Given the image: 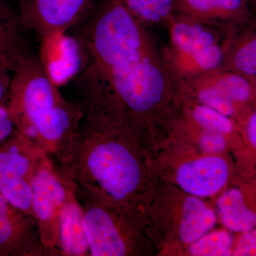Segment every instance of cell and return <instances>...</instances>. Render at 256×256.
<instances>
[{
  "label": "cell",
  "mask_w": 256,
  "mask_h": 256,
  "mask_svg": "<svg viewBox=\"0 0 256 256\" xmlns=\"http://www.w3.org/2000/svg\"><path fill=\"white\" fill-rule=\"evenodd\" d=\"M233 60L239 74L256 76V37L246 42L236 52Z\"/></svg>",
  "instance_id": "cell-20"
},
{
  "label": "cell",
  "mask_w": 256,
  "mask_h": 256,
  "mask_svg": "<svg viewBox=\"0 0 256 256\" xmlns=\"http://www.w3.org/2000/svg\"><path fill=\"white\" fill-rule=\"evenodd\" d=\"M198 98L203 105L218 111L224 116H233L236 110V105L229 100L213 85L204 88L198 94Z\"/></svg>",
  "instance_id": "cell-21"
},
{
  "label": "cell",
  "mask_w": 256,
  "mask_h": 256,
  "mask_svg": "<svg viewBox=\"0 0 256 256\" xmlns=\"http://www.w3.org/2000/svg\"><path fill=\"white\" fill-rule=\"evenodd\" d=\"M52 158L74 183L144 210L149 200V172L144 146L126 124L92 108Z\"/></svg>",
  "instance_id": "cell-1"
},
{
  "label": "cell",
  "mask_w": 256,
  "mask_h": 256,
  "mask_svg": "<svg viewBox=\"0 0 256 256\" xmlns=\"http://www.w3.org/2000/svg\"><path fill=\"white\" fill-rule=\"evenodd\" d=\"M194 118L207 130L225 134L232 132L234 124L229 117L208 106H198L194 109Z\"/></svg>",
  "instance_id": "cell-19"
},
{
  "label": "cell",
  "mask_w": 256,
  "mask_h": 256,
  "mask_svg": "<svg viewBox=\"0 0 256 256\" xmlns=\"http://www.w3.org/2000/svg\"><path fill=\"white\" fill-rule=\"evenodd\" d=\"M140 23L121 0H104L82 35L86 68L108 70L150 55Z\"/></svg>",
  "instance_id": "cell-4"
},
{
  "label": "cell",
  "mask_w": 256,
  "mask_h": 256,
  "mask_svg": "<svg viewBox=\"0 0 256 256\" xmlns=\"http://www.w3.org/2000/svg\"><path fill=\"white\" fill-rule=\"evenodd\" d=\"M60 239L62 256H90L84 214L76 195L75 186L69 193L60 212Z\"/></svg>",
  "instance_id": "cell-10"
},
{
  "label": "cell",
  "mask_w": 256,
  "mask_h": 256,
  "mask_svg": "<svg viewBox=\"0 0 256 256\" xmlns=\"http://www.w3.org/2000/svg\"><path fill=\"white\" fill-rule=\"evenodd\" d=\"M216 204L220 220L229 232L242 234L256 227V210L240 188L224 192Z\"/></svg>",
  "instance_id": "cell-13"
},
{
  "label": "cell",
  "mask_w": 256,
  "mask_h": 256,
  "mask_svg": "<svg viewBox=\"0 0 256 256\" xmlns=\"http://www.w3.org/2000/svg\"><path fill=\"white\" fill-rule=\"evenodd\" d=\"M12 70L8 64L0 63V102H6L8 99Z\"/></svg>",
  "instance_id": "cell-26"
},
{
  "label": "cell",
  "mask_w": 256,
  "mask_h": 256,
  "mask_svg": "<svg viewBox=\"0 0 256 256\" xmlns=\"http://www.w3.org/2000/svg\"><path fill=\"white\" fill-rule=\"evenodd\" d=\"M0 256H47L36 218L0 194Z\"/></svg>",
  "instance_id": "cell-8"
},
{
  "label": "cell",
  "mask_w": 256,
  "mask_h": 256,
  "mask_svg": "<svg viewBox=\"0 0 256 256\" xmlns=\"http://www.w3.org/2000/svg\"><path fill=\"white\" fill-rule=\"evenodd\" d=\"M172 40L178 50L191 58L216 44L210 31L196 24L186 22L174 25L172 30Z\"/></svg>",
  "instance_id": "cell-14"
},
{
  "label": "cell",
  "mask_w": 256,
  "mask_h": 256,
  "mask_svg": "<svg viewBox=\"0 0 256 256\" xmlns=\"http://www.w3.org/2000/svg\"><path fill=\"white\" fill-rule=\"evenodd\" d=\"M192 58L195 65L202 70H213L222 63L223 52L222 48L215 44L194 56Z\"/></svg>",
  "instance_id": "cell-22"
},
{
  "label": "cell",
  "mask_w": 256,
  "mask_h": 256,
  "mask_svg": "<svg viewBox=\"0 0 256 256\" xmlns=\"http://www.w3.org/2000/svg\"><path fill=\"white\" fill-rule=\"evenodd\" d=\"M16 131L14 122L6 102H0V143L9 138Z\"/></svg>",
  "instance_id": "cell-25"
},
{
  "label": "cell",
  "mask_w": 256,
  "mask_h": 256,
  "mask_svg": "<svg viewBox=\"0 0 256 256\" xmlns=\"http://www.w3.org/2000/svg\"><path fill=\"white\" fill-rule=\"evenodd\" d=\"M188 195L182 205L178 237L183 244L190 245L214 228L217 216L200 197Z\"/></svg>",
  "instance_id": "cell-11"
},
{
  "label": "cell",
  "mask_w": 256,
  "mask_h": 256,
  "mask_svg": "<svg viewBox=\"0 0 256 256\" xmlns=\"http://www.w3.org/2000/svg\"><path fill=\"white\" fill-rule=\"evenodd\" d=\"M74 186L84 214L90 256L148 254L149 229L143 208L117 201L94 188L76 183Z\"/></svg>",
  "instance_id": "cell-3"
},
{
  "label": "cell",
  "mask_w": 256,
  "mask_h": 256,
  "mask_svg": "<svg viewBox=\"0 0 256 256\" xmlns=\"http://www.w3.org/2000/svg\"><path fill=\"white\" fill-rule=\"evenodd\" d=\"M244 0H184L188 10L202 16H224L238 12Z\"/></svg>",
  "instance_id": "cell-18"
},
{
  "label": "cell",
  "mask_w": 256,
  "mask_h": 256,
  "mask_svg": "<svg viewBox=\"0 0 256 256\" xmlns=\"http://www.w3.org/2000/svg\"><path fill=\"white\" fill-rule=\"evenodd\" d=\"M22 25L18 12L0 0V63L14 70L28 55L23 41Z\"/></svg>",
  "instance_id": "cell-12"
},
{
  "label": "cell",
  "mask_w": 256,
  "mask_h": 256,
  "mask_svg": "<svg viewBox=\"0 0 256 256\" xmlns=\"http://www.w3.org/2000/svg\"><path fill=\"white\" fill-rule=\"evenodd\" d=\"M212 85L235 105L247 102L252 97V85L240 74H226Z\"/></svg>",
  "instance_id": "cell-17"
},
{
  "label": "cell",
  "mask_w": 256,
  "mask_h": 256,
  "mask_svg": "<svg viewBox=\"0 0 256 256\" xmlns=\"http://www.w3.org/2000/svg\"><path fill=\"white\" fill-rule=\"evenodd\" d=\"M138 20L158 22L171 13L174 0H121Z\"/></svg>",
  "instance_id": "cell-16"
},
{
  "label": "cell",
  "mask_w": 256,
  "mask_h": 256,
  "mask_svg": "<svg viewBox=\"0 0 256 256\" xmlns=\"http://www.w3.org/2000/svg\"><path fill=\"white\" fill-rule=\"evenodd\" d=\"M200 146L206 152L216 154L224 151L226 143L222 133L206 130L200 138Z\"/></svg>",
  "instance_id": "cell-24"
},
{
  "label": "cell",
  "mask_w": 256,
  "mask_h": 256,
  "mask_svg": "<svg viewBox=\"0 0 256 256\" xmlns=\"http://www.w3.org/2000/svg\"><path fill=\"white\" fill-rule=\"evenodd\" d=\"M45 156L16 130L0 143V194L18 210L34 217L32 182Z\"/></svg>",
  "instance_id": "cell-6"
},
{
  "label": "cell",
  "mask_w": 256,
  "mask_h": 256,
  "mask_svg": "<svg viewBox=\"0 0 256 256\" xmlns=\"http://www.w3.org/2000/svg\"><path fill=\"white\" fill-rule=\"evenodd\" d=\"M98 0H20L18 14L24 30L41 40L65 34L86 20Z\"/></svg>",
  "instance_id": "cell-7"
},
{
  "label": "cell",
  "mask_w": 256,
  "mask_h": 256,
  "mask_svg": "<svg viewBox=\"0 0 256 256\" xmlns=\"http://www.w3.org/2000/svg\"><path fill=\"white\" fill-rule=\"evenodd\" d=\"M246 136L249 146L256 154V110L249 116L246 126Z\"/></svg>",
  "instance_id": "cell-27"
},
{
  "label": "cell",
  "mask_w": 256,
  "mask_h": 256,
  "mask_svg": "<svg viewBox=\"0 0 256 256\" xmlns=\"http://www.w3.org/2000/svg\"><path fill=\"white\" fill-rule=\"evenodd\" d=\"M229 168L224 158L215 156L186 162L178 166L176 180L185 193L193 196H212L228 182Z\"/></svg>",
  "instance_id": "cell-9"
},
{
  "label": "cell",
  "mask_w": 256,
  "mask_h": 256,
  "mask_svg": "<svg viewBox=\"0 0 256 256\" xmlns=\"http://www.w3.org/2000/svg\"><path fill=\"white\" fill-rule=\"evenodd\" d=\"M6 105L16 132L54 158L84 116L60 94L40 58L28 54L12 70Z\"/></svg>",
  "instance_id": "cell-2"
},
{
  "label": "cell",
  "mask_w": 256,
  "mask_h": 256,
  "mask_svg": "<svg viewBox=\"0 0 256 256\" xmlns=\"http://www.w3.org/2000/svg\"><path fill=\"white\" fill-rule=\"evenodd\" d=\"M233 236L227 229L208 232L196 242L188 245V255L193 256H232Z\"/></svg>",
  "instance_id": "cell-15"
},
{
  "label": "cell",
  "mask_w": 256,
  "mask_h": 256,
  "mask_svg": "<svg viewBox=\"0 0 256 256\" xmlns=\"http://www.w3.org/2000/svg\"><path fill=\"white\" fill-rule=\"evenodd\" d=\"M74 182L58 171L52 158H42L32 182V210L38 222L47 256H63L60 239V215Z\"/></svg>",
  "instance_id": "cell-5"
},
{
  "label": "cell",
  "mask_w": 256,
  "mask_h": 256,
  "mask_svg": "<svg viewBox=\"0 0 256 256\" xmlns=\"http://www.w3.org/2000/svg\"><path fill=\"white\" fill-rule=\"evenodd\" d=\"M232 256H256V227L240 234L234 244Z\"/></svg>",
  "instance_id": "cell-23"
}]
</instances>
